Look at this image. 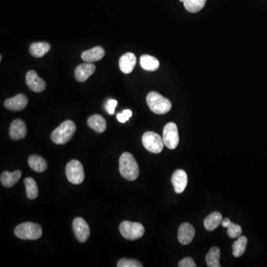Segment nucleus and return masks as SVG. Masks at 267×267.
I'll use <instances>...</instances> for the list:
<instances>
[{
	"label": "nucleus",
	"mask_w": 267,
	"mask_h": 267,
	"mask_svg": "<svg viewBox=\"0 0 267 267\" xmlns=\"http://www.w3.org/2000/svg\"><path fill=\"white\" fill-rule=\"evenodd\" d=\"M28 164L36 172H43L47 168L46 160L38 155H31L28 158Z\"/></svg>",
	"instance_id": "412c9836"
},
{
	"label": "nucleus",
	"mask_w": 267,
	"mask_h": 267,
	"mask_svg": "<svg viewBox=\"0 0 267 267\" xmlns=\"http://www.w3.org/2000/svg\"><path fill=\"white\" fill-rule=\"evenodd\" d=\"M184 4L185 8L190 13H197L202 10L207 0H180Z\"/></svg>",
	"instance_id": "a878e982"
},
{
	"label": "nucleus",
	"mask_w": 267,
	"mask_h": 267,
	"mask_svg": "<svg viewBox=\"0 0 267 267\" xmlns=\"http://www.w3.org/2000/svg\"><path fill=\"white\" fill-rule=\"evenodd\" d=\"M26 189V195L29 199L34 200L38 197L39 191L35 180L31 177H27L24 180Z\"/></svg>",
	"instance_id": "bb28decb"
},
{
	"label": "nucleus",
	"mask_w": 267,
	"mask_h": 267,
	"mask_svg": "<svg viewBox=\"0 0 267 267\" xmlns=\"http://www.w3.org/2000/svg\"><path fill=\"white\" fill-rule=\"evenodd\" d=\"M222 221H223L222 214L217 212H214L206 217L204 220V226L207 230L213 231L221 224Z\"/></svg>",
	"instance_id": "aec40b11"
},
{
	"label": "nucleus",
	"mask_w": 267,
	"mask_h": 267,
	"mask_svg": "<svg viewBox=\"0 0 267 267\" xmlns=\"http://www.w3.org/2000/svg\"><path fill=\"white\" fill-rule=\"evenodd\" d=\"M247 242H248V240L245 236H240L238 239L232 245V250H233V256L235 257H241L244 255L247 248Z\"/></svg>",
	"instance_id": "cd10ccee"
},
{
	"label": "nucleus",
	"mask_w": 267,
	"mask_h": 267,
	"mask_svg": "<svg viewBox=\"0 0 267 267\" xmlns=\"http://www.w3.org/2000/svg\"><path fill=\"white\" fill-rule=\"evenodd\" d=\"M104 55H105L104 49L102 47L97 46L93 49L85 51L82 53L81 57L86 62H93L102 59Z\"/></svg>",
	"instance_id": "f3484780"
},
{
	"label": "nucleus",
	"mask_w": 267,
	"mask_h": 267,
	"mask_svg": "<svg viewBox=\"0 0 267 267\" xmlns=\"http://www.w3.org/2000/svg\"><path fill=\"white\" fill-rule=\"evenodd\" d=\"M76 132V126L71 120L61 123L59 127L53 130L51 135L52 141L56 144L62 145L70 141Z\"/></svg>",
	"instance_id": "f03ea898"
},
{
	"label": "nucleus",
	"mask_w": 267,
	"mask_h": 267,
	"mask_svg": "<svg viewBox=\"0 0 267 267\" xmlns=\"http://www.w3.org/2000/svg\"><path fill=\"white\" fill-rule=\"evenodd\" d=\"M117 101H115V100H108L105 106L107 112L110 114H114V109H115V107H117Z\"/></svg>",
	"instance_id": "c756f323"
},
{
	"label": "nucleus",
	"mask_w": 267,
	"mask_h": 267,
	"mask_svg": "<svg viewBox=\"0 0 267 267\" xmlns=\"http://www.w3.org/2000/svg\"><path fill=\"white\" fill-rule=\"evenodd\" d=\"M140 65L146 71H155L159 68L160 62L157 58L145 54L140 57Z\"/></svg>",
	"instance_id": "4be33fe9"
},
{
	"label": "nucleus",
	"mask_w": 267,
	"mask_h": 267,
	"mask_svg": "<svg viewBox=\"0 0 267 267\" xmlns=\"http://www.w3.org/2000/svg\"><path fill=\"white\" fill-rule=\"evenodd\" d=\"M146 101L149 108L155 114H166L171 108V102L158 92L149 93Z\"/></svg>",
	"instance_id": "7ed1b4c3"
},
{
	"label": "nucleus",
	"mask_w": 267,
	"mask_h": 267,
	"mask_svg": "<svg viewBox=\"0 0 267 267\" xmlns=\"http://www.w3.org/2000/svg\"><path fill=\"white\" fill-rule=\"evenodd\" d=\"M22 176V172L19 170L13 171V172H9V171H4L1 173V183L5 187L10 188L14 186Z\"/></svg>",
	"instance_id": "a211bd4d"
},
{
	"label": "nucleus",
	"mask_w": 267,
	"mask_h": 267,
	"mask_svg": "<svg viewBox=\"0 0 267 267\" xmlns=\"http://www.w3.org/2000/svg\"><path fill=\"white\" fill-rule=\"evenodd\" d=\"M123 115L125 116V117H126V120H127V121L129 120V118H130V117H132V111L129 109L124 110V111H123Z\"/></svg>",
	"instance_id": "2f4dec72"
},
{
	"label": "nucleus",
	"mask_w": 267,
	"mask_h": 267,
	"mask_svg": "<svg viewBox=\"0 0 267 267\" xmlns=\"http://www.w3.org/2000/svg\"><path fill=\"white\" fill-rule=\"evenodd\" d=\"M27 86L34 92H42L46 89V83L34 70L28 71L25 77Z\"/></svg>",
	"instance_id": "9d476101"
},
{
	"label": "nucleus",
	"mask_w": 267,
	"mask_h": 267,
	"mask_svg": "<svg viewBox=\"0 0 267 267\" xmlns=\"http://www.w3.org/2000/svg\"><path fill=\"white\" fill-rule=\"evenodd\" d=\"M65 172L68 181L73 184H81L84 180L85 174L83 165L77 160H73L67 164Z\"/></svg>",
	"instance_id": "423d86ee"
},
{
	"label": "nucleus",
	"mask_w": 267,
	"mask_h": 267,
	"mask_svg": "<svg viewBox=\"0 0 267 267\" xmlns=\"http://www.w3.org/2000/svg\"><path fill=\"white\" fill-rule=\"evenodd\" d=\"M95 69H96V67L92 64V62L80 64L77 67L74 72L76 79L81 83L86 81L89 77L95 73Z\"/></svg>",
	"instance_id": "2eb2a0df"
},
{
	"label": "nucleus",
	"mask_w": 267,
	"mask_h": 267,
	"mask_svg": "<svg viewBox=\"0 0 267 267\" xmlns=\"http://www.w3.org/2000/svg\"><path fill=\"white\" fill-rule=\"evenodd\" d=\"M28 98L22 94L6 100L4 107L10 111H18L23 110L28 105Z\"/></svg>",
	"instance_id": "9b49d317"
},
{
	"label": "nucleus",
	"mask_w": 267,
	"mask_h": 267,
	"mask_svg": "<svg viewBox=\"0 0 267 267\" xmlns=\"http://www.w3.org/2000/svg\"><path fill=\"white\" fill-rule=\"evenodd\" d=\"M120 232L123 238L130 241H134L143 237L145 229L141 223H133L126 220L120 223Z\"/></svg>",
	"instance_id": "39448f33"
},
{
	"label": "nucleus",
	"mask_w": 267,
	"mask_h": 267,
	"mask_svg": "<svg viewBox=\"0 0 267 267\" xmlns=\"http://www.w3.org/2000/svg\"><path fill=\"white\" fill-rule=\"evenodd\" d=\"M179 267H196L195 262L191 258H185L178 264Z\"/></svg>",
	"instance_id": "7c9ffc66"
},
{
	"label": "nucleus",
	"mask_w": 267,
	"mask_h": 267,
	"mask_svg": "<svg viewBox=\"0 0 267 267\" xmlns=\"http://www.w3.org/2000/svg\"><path fill=\"white\" fill-rule=\"evenodd\" d=\"M73 230L76 238L80 242L84 243L89 239L90 229L84 219L76 217L73 220Z\"/></svg>",
	"instance_id": "1a4fd4ad"
},
{
	"label": "nucleus",
	"mask_w": 267,
	"mask_h": 267,
	"mask_svg": "<svg viewBox=\"0 0 267 267\" xmlns=\"http://www.w3.org/2000/svg\"><path fill=\"white\" fill-rule=\"evenodd\" d=\"M51 46L47 43H33L30 46V53L34 57L40 58L50 51Z\"/></svg>",
	"instance_id": "5701e85b"
},
{
	"label": "nucleus",
	"mask_w": 267,
	"mask_h": 267,
	"mask_svg": "<svg viewBox=\"0 0 267 267\" xmlns=\"http://www.w3.org/2000/svg\"><path fill=\"white\" fill-rule=\"evenodd\" d=\"M119 166L120 174L126 180H134L138 177L140 174L139 165L132 154L129 152L123 153L120 156Z\"/></svg>",
	"instance_id": "f257e3e1"
},
{
	"label": "nucleus",
	"mask_w": 267,
	"mask_h": 267,
	"mask_svg": "<svg viewBox=\"0 0 267 267\" xmlns=\"http://www.w3.org/2000/svg\"><path fill=\"white\" fill-rule=\"evenodd\" d=\"M221 224L223 227L227 228V234L229 238H239L241 234H242V229H241V226L238 224H234L229 218L223 220Z\"/></svg>",
	"instance_id": "b1692460"
},
{
	"label": "nucleus",
	"mask_w": 267,
	"mask_h": 267,
	"mask_svg": "<svg viewBox=\"0 0 267 267\" xmlns=\"http://www.w3.org/2000/svg\"><path fill=\"white\" fill-rule=\"evenodd\" d=\"M195 235V230L192 225L189 223H184L180 225L178 229L179 242L182 245H188L192 242Z\"/></svg>",
	"instance_id": "f8f14e48"
},
{
	"label": "nucleus",
	"mask_w": 267,
	"mask_h": 267,
	"mask_svg": "<svg viewBox=\"0 0 267 267\" xmlns=\"http://www.w3.org/2000/svg\"><path fill=\"white\" fill-rule=\"evenodd\" d=\"M14 234L17 238L20 239L34 241L41 238L43 230L40 225L27 222V223L18 225L15 228Z\"/></svg>",
	"instance_id": "20e7f679"
},
{
	"label": "nucleus",
	"mask_w": 267,
	"mask_h": 267,
	"mask_svg": "<svg viewBox=\"0 0 267 267\" xmlns=\"http://www.w3.org/2000/svg\"><path fill=\"white\" fill-rule=\"evenodd\" d=\"M137 59L135 55L133 53H125L120 57L119 61V65H120V70L124 74H130L133 71L134 66L136 65Z\"/></svg>",
	"instance_id": "dca6fc26"
},
{
	"label": "nucleus",
	"mask_w": 267,
	"mask_h": 267,
	"mask_svg": "<svg viewBox=\"0 0 267 267\" xmlns=\"http://www.w3.org/2000/svg\"><path fill=\"white\" fill-rule=\"evenodd\" d=\"M9 134L10 138L13 140L25 138L27 134V128L25 122L19 119L13 120L10 124Z\"/></svg>",
	"instance_id": "4468645a"
},
{
	"label": "nucleus",
	"mask_w": 267,
	"mask_h": 267,
	"mask_svg": "<svg viewBox=\"0 0 267 267\" xmlns=\"http://www.w3.org/2000/svg\"><path fill=\"white\" fill-rule=\"evenodd\" d=\"M220 251L217 247H213L206 256V262L209 267H220Z\"/></svg>",
	"instance_id": "393cba45"
},
{
	"label": "nucleus",
	"mask_w": 267,
	"mask_h": 267,
	"mask_svg": "<svg viewBox=\"0 0 267 267\" xmlns=\"http://www.w3.org/2000/svg\"><path fill=\"white\" fill-rule=\"evenodd\" d=\"M143 146L152 153H160L165 146L163 140L159 134L153 132H147L142 137Z\"/></svg>",
	"instance_id": "0eeeda50"
},
{
	"label": "nucleus",
	"mask_w": 267,
	"mask_h": 267,
	"mask_svg": "<svg viewBox=\"0 0 267 267\" xmlns=\"http://www.w3.org/2000/svg\"><path fill=\"white\" fill-rule=\"evenodd\" d=\"M171 183L174 186L176 193H182L186 189L188 183V177L186 171L182 169L174 171L171 177Z\"/></svg>",
	"instance_id": "ddd939ff"
},
{
	"label": "nucleus",
	"mask_w": 267,
	"mask_h": 267,
	"mask_svg": "<svg viewBox=\"0 0 267 267\" xmlns=\"http://www.w3.org/2000/svg\"><path fill=\"white\" fill-rule=\"evenodd\" d=\"M87 123L88 126L98 133H103L107 129V122L105 119L99 114L91 116L88 119Z\"/></svg>",
	"instance_id": "6ab92c4d"
},
{
	"label": "nucleus",
	"mask_w": 267,
	"mask_h": 267,
	"mask_svg": "<svg viewBox=\"0 0 267 267\" xmlns=\"http://www.w3.org/2000/svg\"><path fill=\"white\" fill-rule=\"evenodd\" d=\"M117 267H142L143 265L136 260L132 259H123L119 261L117 265Z\"/></svg>",
	"instance_id": "c85d7f7f"
},
{
	"label": "nucleus",
	"mask_w": 267,
	"mask_h": 267,
	"mask_svg": "<svg viewBox=\"0 0 267 267\" xmlns=\"http://www.w3.org/2000/svg\"><path fill=\"white\" fill-rule=\"evenodd\" d=\"M117 120H119V122H120V123H126V121H127V120H126V117H125V116L123 115V113H120V114H117Z\"/></svg>",
	"instance_id": "473e14b6"
},
{
	"label": "nucleus",
	"mask_w": 267,
	"mask_h": 267,
	"mask_svg": "<svg viewBox=\"0 0 267 267\" xmlns=\"http://www.w3.org/2000/svg\"><path fill=\"white\" fill-rule=\"evenodd\" d=\"M162 140L164 145L168 149H174L179 143V134L177 125L174 123H168L165 125L162 132Z\"/></svg>",
	"instance_id": "6e6552de"
}]
</instances>
